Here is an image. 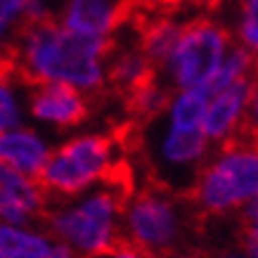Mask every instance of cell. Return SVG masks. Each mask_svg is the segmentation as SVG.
Returning <instances> with one entry per match:
<instances>
[{
    "label": "cell",
    "instance_id": "obj_6",
    "mask_svg": "<svg viewBox=\"0 0 258 258\" xmlns=\"http://www.w3.org/2000/svg\"><path fill=\"white\" fill-rule=\"evenodd\" d=\"M125 239L152 256L171 253L182 239L185 220L171 195L164 189H145L125 202Z\"/></svg>",
    "mask_w": 258,
    "mask_h": 258
},
{
    "label": "cell",
    "instance_id": "obj_4",
    "mask_svg": "<svg viewBox=\"0 0 258 258\" xmlns=\"http://www.w3.org/2000/svg\"><path fill=\"white\" fill-rule=\"evenodd\" d=\"M114 147V140L107 135H79L64 142L47 157L38 185L64 197L81 195L95 180H107L116 168Z\"/></svg>",
    "mask_w": 258,
    "mask_h": 258
},
{
    "label": "cell",
    "instance_id": "obj_3",
    "mask_svg": "<svg viewBox=\"0 0 258 258\" xmlns=\"http://www.w3.org/2000/svg\"><path fill=\"white\" fill-rule=\"evenodd\" d=\"M125 199L114 187L95 192L74 206L45 213L47 227L83 258L97 256L116 242V216Z\"/></svg>",
    "mask_w": 258,
    "mask_h": 258
},
{
    "label": "cell",
    "instance_id": "obj_22",
    "mask_svg": "<svg viewBox=\"0 0 258 258\" xmlns=\"http://www.w3.org/2000/svg\"><path fill=\"white\" fill-rule=\"evenodd\" d=\"M31 218V213L17 202L15 197L0 187V223H10V225H26Z\"/></svg>",
    "mask_w": 258,
    "mask_h": 258
},
{
    "label": "cell",
    "instance_id": "obj_2",
    "mask_svg": "<svg viewBox=\"0 0 258 258\" xmlns=\"http://www.w3.org/2000/svg\"><path fill=\"white\" fill-rule=\"evenodd\" d=\"M253 197H258V142L235 135L202 168L192 199L204 213L220 216Z\"/></svg>",
    "mask_w": 258,
    "mask_h": 258
},
{
    "label": "cell",
    "instance_id": "obj_24",
    "mask_svg": "<svg viewBox=\"0 0 258 258\" xmlns=\"http://www.w3.org/2000/svg\"><path fill=\"white\" fill-rule=\"evenodd\" d=\"M90 258H149V256L142 253L140 249H135L128 239H116L107 251H102V253L90 256Z\"/></svg>",
    "mask_w": 258,
    "mask_h": 258
},
{
    "label": "cell",
    "instance_id": "obj_1",
    "mask_svg": "<svg viewBox=\"0 0 258 258\" xmlns=\"http://www.w3.org/2000/svg\"><path fill=\"white\" fill-rule=\"evenodd\" d=\"M111 38H93L64 29L57 19L24 24L10 47V62L26 83H67L97 93L107 83Z\"/></svg>",
    "mask_w": 258,
    "mask_h": 258
},
{
    "label": "cell",
    "instance_id": "obj_20",
    "mask_svg": "<svg viewBox=\"0 0 258 258\" xmlns=\"http://www.w3.org/2000/svg\"><path fill=\"white\" fill-rule=\"evenodd\" d=\"M12 71H15L12 67L0 69V133L17 128L22 121V102H19L15 86L10 81Z\"/></svg>",
    "mask_w": 258,
    "mask_h": 258
},
{
    "label": "cell",
    "instance_id": "obj_26",
    "mask_svg": "<svg viewBox=\"0 0 258 258\" xmlns=\"http://www.w3.org/2000/svg\"><path fill=\"white\" fill-rule=\"evenodd\" d=\"M242 225H258V197L246 202L242 211Z\"/></svg>",
    "mask_w": 258,
    "mask_h": 258
},
{
    "label": "cell",
    "instance_id": "obj_14",
    "mask_svg": "<svg viewBox=\"0 0 258 258\" xmlns=\"http://www.w3.org/2000/svg\"><path fill=\"white\" fill-rule=\"evenodd\" d=\"M0 187L10 192L29 213H45V195L43 187L33 182V178L24 175L22 171L0 161Z\"/></svg>",
    "mask_w": 258,
    "mask_h": 258
},
{
    "label": "cell",
    "instance_id": "obj_7",
    "mask_svg": "<svg viewBox=\"0 0 258 258\" xmlns=\"http://www.w3.org/2000/svg\"><path fill=\"white\" fill-rule=\"evenodd\" d=\"M128 0H64L59 8V24L81 36L111 38L128 19Z\"/></svg>",
    "mask_w": 258,
    "mask_h": 258
},
{
    "label": "cell",
    "instance_id": "obj_23",
    "mask_svg": "<svg viewBox=\"0 0 258 258\" xmlns=\"http://www.w3.org/2000/svg\"><path fill=\"white\" fill-rule=\"evenodd\" d=\"M55 19V0H24V24Z\"/></svg>",
    "mask_w": 258,
    "mask_h": 258
},
{
    "label": "cell",
    "instance_id": "obj_5",
    "mask_svg": "<svg viewBox=\"0 0 258 258\" xmlns=\"http://www.w3.org/2000/svg\"><path fill=\"white\" fill-rule=\"evenodd\" d=\"M232 45L230 31L213 19H195L182 26L166 62V74L178 90H204L216 76Z\"/></svg>",
    "mask_w": 258,
    "mask_h": 258
},
{
    "label": "cell",
    "instance_id": "obj_25",
    "mask_svg": "<svg viewBox=\"0 0 258 258\" xmlns=\"http://www.w3.org/2000/svg\"><path fill=\"white\" fill-rule=\"evenodd\" d=\"M242 244L249 258H258V225H242Z\"/></svg>",
    "mask_w": 258,
    "mask_h": 258
},
{
    "label": "cell",
    "instance_id": "obj_8",
    "mask_svg": "<svg viewBox=\"0 0 258 258\" xmlns=\"http://www.w3.org/2000/svg\"><path fill=\"white\" fill-rule=\"evenodd\" d=\"M251 79L253 74L235 81L232 86L223 88L209 97L202 118V131L209 138V142H227L237 135L246 114V104H249Z\"/></svg>",
    "mask_w": 258,
    "mask_h": 258
},
{
    "label": "cell",
    "instance_id": "obj_11",
    "mask_svg": "<svg viewBox=\"0 0 258 258\" xmlns=\"http://www.w3.org/2000/svg\"><path fill=\"white\" fill-rule=\"evenodd\" d=\"M152 79H157V69L145 57L140 45L114 50V43H111V50L107 55V81L118 93H133L135 88H140Z\"/></svg>",
    "mask_w": 258,
    "mask_h": 258
},
{
    "label": "cell",
    "instance_id": "obj_10",
    "mask_svg": "<svg viewBox=\"0 0 258 258\" xmlns=\"http://www.w3.org/2000/svg\"><path fill=\"white\" fill-rule=\"evenodd\" d=\"M47 157H50V149L45 140L31 128L17 125L0 133V161L22 171L24 175L38 180Z\"/></svg>",
    "mask_w": 258,
    "mask_h": 258
},
{
    "label": "cell",
    "instance_id": "obj_18",
    "mask_svg": "<svg viewBox=\"0 0 258 258\" xmlns=\"http://www.w3.org/2000/svg\"><path fill=\"white\" fill-rule=\"evenodd\" d=\"M235 36L237 45L258 57V0H239Z\"/></svg>",
    "mask_w": 258,
    "mask_h": 258
},
{
    "label": "cell",
    "instance_id": "obj_17",
    "mask_svg": "<svg viewBox=\"0 0 258 258\" xmlns=\"http://www.w3.org/2000/svg\"><path fill=\"white\" fill-rule=\"evenodd\" d=\"M125 100H128V107H131V111H133L135 116L145 118V121H152V118L164 114L171 97L157 83V79H152L147 83H142L140 88H135L133 93L125 95Z\"/></svg>",
    "mask_w": 258,
    "mask_h": 258
},
{
    "label": "cell",
    "instance_id": "obj_15",
    "mask_svg": "<svg viewBox=\"0 0 258 258\" xmlns=\"http://www.w3.org/2000/svg\"><path fill=\"white\" fill-rule=\"evenodd\" d=\"M256 62H258L256 55H251L246 47L232 43L230 50H227L225 59H223V64H220L218 71H216V76L209 81V86L204 88L206 97H211L213 93H218V90H223V88L232 86L235 81L244 79V76H251L253 69H256Z\"/></svg>",
    "mask_w": 258,
    "mask_h": 258
},
{
    "label": "cell",
    "instance_id": "obj_19",
    "mask_svg": "<svg viewBox=\"0 0 258 258\" xmlns=\"http://www.w3.org/2000/svg\"><path fill=\"white\" fill-rule=\"evenodd\" d=\"M24 26V0H0V57H10V47Z\"/></svg>",
    "mask_w": 258,
    "mask_h": 258
},
{
    "label": "cell",
    "instance_id": "obj_27",
    "mask_svg": "<svg viewBox=\"0 0 258 258\" xmlns=\"http://www.w3.org/2000/svg\"><path fill=\"white\" fill-rule=\"evenodd\" d=\"M145 3H152V5H159V8H173V5H178L182 0H145Z\"/></svg>",
    "mask_w": 258,
    "mask_h": 258
},
{
    "label": "cell",
    "instance_id": "obj_28",
    "mask_svg": "<svg viewBox=\"0 0 258 258\" xmlns=\"http://www.w3.org/2000/svg\"><path fill=\"white\" fill-rule=\"evenodd\" d=\"M220 258H244V256H239V253H223Z\"/></svg>",
    "mask_w": 258,
    "mask_h": 258
},
{
    "label": "cell",
    "instance_id": "obj_21",
    "mask_svg": "<svg viewBox=\"0 0 258 258\" xmlns=\"http://www.w3.org/2000/svg\"><path fill=\"white\" fill-rule=\"evenodd\" d=\"M237 135H244V138L258 142V62L256 69H253V79H251V95L249 104H246V114H244V121L239 125Z\"/></svg>",
    "mask_w": 258,
    "mask_h": 258
},
{
    "label": "cell",
    "instance_id": "obj_12",
    "mask_svg": "<svg viewBox=\"0 0 258 258\" xmlns=\"http://www.w3.org/2000/svg\"><path fill=\"white\" fill-rule=\"evenodd\" d=\"M55 244L22 225L0 223V258H52Z\"/></svg>",
    "mask_w": 258,
    "mask_h": 258
},
{
    "label": "cell",
    "instance_id": "obj_9",
    "mask_svg": "<svg viewBox=\"0 0 258 258\" xmlns=\"http://www.w3.org/2000/svg\"><path fill=\"white\" fill-rule=\"evenodd\" d=\"M29 111L43 123L74 128L88 118L90 107L86 95L67 83H36L29 97Z\"/></svg>",
    "mask_w": 258,
    "mask_h": 258
},
{
    "label": "cell",
    "instance_id": "obj_16",
    "mask_svg": "<svg viewBox=\"0 0 258 258\" xmlns=\"http://www.w3.org/2000/svg\"><path fill=\"white\" fill-rule=\"evenodd\" d=\"M206 102L209 97L204 90H178L166 107V121L175 128H202Z\"/></svg>",
    "mask_w": 258,
    "mask_h": 258
},
{
    "label": "cell",
    "instance_id": "obj_13",
    "mask_svg": "<svg viewBox=\"0 0 258 258\" xmlns=\"http://www.w3.org/2000/svg\"><path fill=\"white\" fill-rule=\"evenodd\" d=\"M182 31V26L173 19H157L142 26L140 31V50L145 52L154 69H164L168 57H171L173 47L178 43V36Z\"/></svg>",
    "mask_w": 258,
    "mask_h": 258
}]
</instances>
